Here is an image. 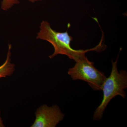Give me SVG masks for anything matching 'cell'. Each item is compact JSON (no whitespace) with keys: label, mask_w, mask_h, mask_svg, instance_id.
I'll return each mask as SVG.
<instances>
[{"label":"cell","mask_w":127,"mask_h":127,"mask_svg":"<svg viewBox=\"0 0 127 127\" xmlns=\"http://www.w3.org/2000/svg\"><path fill=\"white\" fill-rule=\"evenodd\" d=\"M36 38L47 41L53 46L54 52L49 56L50 59L57 55H65L75 61L80 57L85 55L88 52L98 50L100 49L98 48L102 46L100 43L95 48L89 50H75L71 47V42L73 40V37L69 35L67 31L64 32L56 31L51 28L50 23L45 21H42L41 23Z\"/></svg>","instance_id":"1"},{"label":"cell","mask_w":127,"mask_h":127,"mask_svg":"<svg viewBox=\"0 0 127 127\" xmlns=\"http://www.w3.org/2000/svg\"><path fill=\"white\" fill-rule=\"evenodd\" d=\"M119 55L116 61H112V69L109 77L106 78L102 87L103 97L102 102L96 109L93 116L94 120L102 118L103 113L111 100L117 95L123 98L126 96L124 90L127 88V73L122 70L119 72L117 63Z\"/></svg>","instance_id":"2"},{"label":"cell","mask_w":127,"mask_h":127,"mask_svg":"<svg viewBox=\"0 0 127 127\" xmlns=\"http://www.w3.org/2000/svg\"><path fill=\"white\" fill-rule=\"evenodd\" d=\"M75 62V65L69 68L68 71L72 80L87 82L93 90L101 91L106 78L104 73L95 68L94 63L88 60L85 55L80 57Z\"/></svg>","instance_id":"3"},{"label":"cell","mask_w":127,"mask_h":127,"mask_svg":"<svg viewBox=\"0 0 127 127\" xmlns=\"http://www.w3.org/2000/svg\"><path fill=\"white\" fill-rule=\"evenodd\" d=\"M36 118L32 127H55L63 120L64 114L56 105H43L37 110Z\"/></svg>","instance_id":"4"},{"label":"cell","mask_w":127,"mask_h":127,"mask_svg":"<svg viewBox=\"0 0 127 127\" xmlns=\"http://www.w3.org/2000/svg\"><path fill=\"white\" fill-rule=\"evenodd\" d=\"M11 48V45L9 44L6 59L5 62L0 66V78L10 76L15 71V65L11 63V53L10 50Z\"/></svg>","instance_id":"5"},{"label":"cell","mask_w":127,"mask_h":127,"mask_svg":"<svg viewBox=\"0 0 127 127\" xmlns=\"http://www.w3.org/2000/svg\"><path fill=\"white\" fill-rule=\"evenodd\" d=\"M19 2V0H2L1 7L3 10L7 11L14 5L18 4Z\"/></svg>","instance_id":"6"},{"label":"cell","mask_w":127,"mask_h":127,"mask_svg":"<svg viewBox=\"0 0 127 127\" xmlns=\"http://www.w3.org/2000/svg\"><path fill=\"white\" fill-rule=\"evenodd\" d=\"M4 125L3 124V122L0 117V127H4Z\"/></svg>","instance_id":"7"},{"label":"cell","mask_w":127,"mask_h":127,"mask_svg":"<svg viewBox=\"0 0 127 127\" xmlns=\"http://www.w3.org/2000/svg\"><path fill=\"white\" fill-rule=\"evenodd\" d=\"M30 2L34 3V2H36V1H41L42 0H28Z\"/></svg>","instance_id":"8"}]
</instances>
